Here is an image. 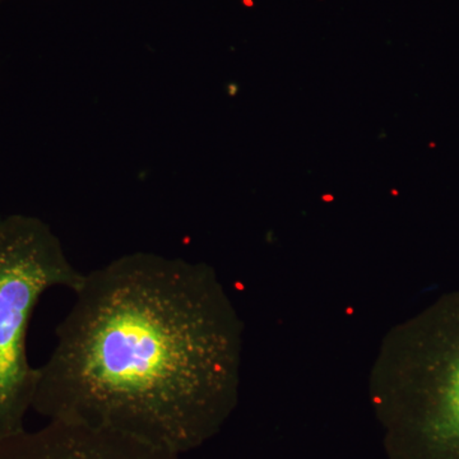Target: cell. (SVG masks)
Wrapping results in <instances>:
<instances>
[{"label": "cell", "instance_id": "cell-2", "mask_svg": "<svg viewBox=\"0 0 459 459\" xmlns=\"http://www.w3.org/2000/svg\"><path fill=\"white\" fill-rule=\"evenodd\" d=\"M369 392L388 459H459V290L388 332Z\"/></svg>", "mask_w": 459, "mask_h": 459}, {"label": "cell", "instance_id": "cell-3", "mask_svg": "<svg viewBox=\"0 0 459 459\" xmlns=\"http://www.w3.org/2000/svg\"><path fill=\"white\" fill-rule=\"evenodd\" d=\"M83 277L48 223L26 214L0 220V439L25 430L32 410L38 368L27 337L39 301L56 287L74 292Z\"/></svg>", "mask_w": 459, "mask_h": 459}, {"label": "cell", "instance_id": "cell-1", "mask_svg": "<svg viewBox=\"0 0 459 459\" xmlns=\"http://www.w3.org/2000/svg\"><path fill=\"white\" fill-rule=\"evenodd\" d=\"M32 410L183 455L238 406L244 325L212 268L133 253L84 273Z\"/></svg>", "mask_w": 459, "mask_h": 459}, {"label": "cell", "instance_id": "cell-4", "mask_svg": "<svg viewBox=\"0 0 459 459\" xmlns=\"http://www.w3.org/2000/svg\"><path fill=\"white\" fill-rule=\"evenodd\" d=\"M0 459H180V455L126 435L49 421L0 439Z\"/></svg>", "mask_w": 459, "mask_h": 459}]
</instances>
